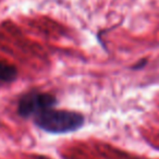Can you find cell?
I'll return each instance as SVG.
<instances>
[{
  "instance_id": "3957f363",
  "label": "cell",
  "mask_w": 159,
  "mask_h": 159,
  "mask_svg": "<svg viewBox=\"0 0 159 159\" xmlns=\"http://www.w3.org/2000/svg\"><path fill=\"white\" fill-rule=\"evenodd\" d=\"M16 77V70L14 66L0 61V81L11 82Z\"/></svg>"
},
{
  "instance_id": "7a4b0ae2",
  "label": "cell",
  "mask_w": 159,
  "mask_h": 159,
  "mask_svg": "<svg viewBox=\"0 0 159 159\" xmlns=\"http://www.w3.org/2000/svg\"><path fill=\"white\" fill-rule=\"evenodd\" d=\"M57 99L52 95L40 92H31L22 96L18 105V112L21 117H33L39 110L46 107L55 106Z\"/></svg>"
},
{
  "instance_id": "6da1fadb",
  "label": "cell",
  "mask_w": 159,
  "mask_h": 159,
  "mask_svg": "<svg viewBox=\"0 0 159 159\" xmlns=\"http://www.w3.org/2000/svg\"><path fill=\"white\" fill-rule=\"evenodd\" d=\"M32 118L39 129L55 134L76 131L84 123V117L81 113L58 110L53 108V106L42 109Z\"/></svg>"
}]
</instances>
